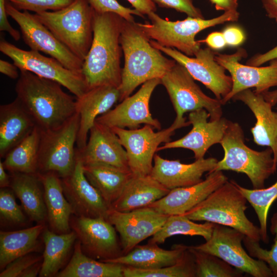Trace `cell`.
<instances>
[{"label": "cell", "mask_w": 277, "mask_h": 277, "mask_svg": "<svg viewBox=\"0 0 277 277\" xmlns=\"http://www.w3.org/2000/svg\"><path fill=\"white\" fill-rule=\"evenodd\" d=\"M124 20L114 13L94 11L93 40L82 68L88 89L104 85L119 88L123 51L120 35Z\"/></svg>", "instance_id": "cell-1"}, {"label": "cell", "mask_w": 277, "mask_h": 277, "mask_svg": "<svg viewBox=\"0 0 277 277\" xmlns=\"http://www.w3.org/2000/svg\"><path fill=\"white\" fill-rule=\"evenodd\" d=\"M58 83L28 71H20L16 97L41 130L57 129L76 112V99Z\"/></svg>", "instance_id": "cell-2"}, {"label": "cell", "mask_w": 277, "mask_h": 277, "mask_svg": "<svg viewBox=\"0 0 277 277\" xmlns=\"http://www.w3.org/2000/svg\"><path fill=\"white\" fill-rule=\"evenodd\" d=\"M120 44L124 56L119 101L129 96L135 88L148 81L161 78L175 64L154 47L137 23L124 20Z\"/></svg>", "instance_id": "cell-3"}, {"label": "cell", "mask_w": 277, "mask_h": 277, "mask_svg": "<svg viewBox=\"0 0 277 277\" xmlns=\"http://www.w3.org/2000/svg\"><path fill=\"white\" fill-rule=\"evenodd\" d=\"M247 202L234 181H227L184 214L193 221H205L232 228L260 241V227L252 223L245 214Z\"/></svg>", "instance_id": "cell-4"}, {"label": "cell", "mask_w": 277, "mask_h": 277, "mask_svg": "<svg viewBox=\"0 0 277 277\" xmlns=\"http://www.w3.org/2000/svg\"><path fill=\"white\" fill-rule=\"evenodd\" d=\"M220 144L224 150V157L212 171L231 170L244 173L253 189L265 188V181L275 172L277 168L270 148L259 151L248 147L245 144L242 127L230 121Z\"/></svg>", "instance_id": "cell-5"}, {"label": "cell", "mask_w": 277, "mask_h": 277, "mask_svg": "<svg viewBox=\"0 0 277 277\" xmlns=\"http://www.w3.org/2000/svg\"><path fill=\"white\" fill-rule=\"evenodd\" d=\"M239 15L237 10H230L209 19L188 16L182 21H169L152 12L148 15L149 21L137 24L150 39L193 57L201 49V44L195 40L199 32L225 22L237 21Z\"/></svg>", "instance_id": "cell-6"}, {"label": "cell", "mask_w": 277, "mask_h": 277, "mask_svg": "<svg viewBox=\"0 0 277 277\" xmlns=\"http://www.w3.org/2000/svg\"><path fill=\"white\" fill-rule=\"evenodd\" d=\"M70 51L84 62L93 37L94 10L87 0L63 9L34 14Z\"/></svg>", "instance_id": "cell-7"}, {"label": "cell", "mask_w": 277, "mask_h": 277, "mask_svg": "<svg viewBox=\"0 0 277 277\" xmlns=\"http://www.w3.org/2000/svg\"><path fill=\"white\" fill-rule=\"evenodd\" d=\"M161 80L176 113L174 122L182 127L190 125L189 121H186L185 113L200 109L207 111L211 121L222 117L221 101L205 94L182 65L176 62Z\"/></svg>", "instance_id": "cell-8"}, {"label": "cell", "mask_w": 277, "mask_h": 277, "mask_svg": "<svg viewBox=\"0 0 277 277\" xmlns=\"http://www.w3.org/2000/svg\"><path fill=\"white\" fill-rule=\"evenodd\" d=\"M79 123L76 112L57 129L40 130L38 173L51 172L64 178L72 172L76 164Z\"/></svg>", "instance_id": "cell-9"}, {"label": "cell", "mask_w": 277, "mask_h": 277, "mask_svg": "<svg viewBox=\"0 0 277 277\" xmlns=\"http://www.w3.org/2000/svg\"><path fill=\"white\" fill-rule=\"evenodd\" d=\"M0 51L12 60L19 71L31 72L40 77L55 81L80 97L88 89L82 72L70 70L52 57L32 50L22 49L7 41L0 42Z\"/></svg>", "instance_id": "cell-10"}, {"label": "cell", "mask_w": 277, "mask_h": 277, "mask_svg": "<svg viewBox=\"0 0 277 277\" xmlns=\"http://www.w3.org/2000/svg\"><path fill=\"white\" fill-rule=\"evenodd\" d=\"M245 235L232 228L214 224L210 239L194 248L214 255L237 269L254 277H271L272 272L264 261L251 256L242 243Z\"/></svg>", "instance_id": "cell-11"}, {"label": "cell", "mask_w": 277, "mask_h": 277, "mask_svg": "<svg viewBox=\"0 0 277 277\" xmlns=\"http://www.w3.org/2000/svg\"><path fill=\"white\" fill-rule=\"evenodd\" d=\"M182 127L173 122L168 128L157 132L148 125L133 129L111 128L126 151L128 166L133 175L145 176L151 173L152 162L160 145L170 142L175 131Z\"/></svg>", "instance_id": "cell-12"}, {"label": "cell", "mask_w": 277, "mask_h": 277, "mask_svg": "<svg viewBox=\"0 0 277 277\" xmlns=\"http://www.w3.org/2000/svg\"><path fill=\"white\" fill-rule=\"evenodd\" d=\"M6 10L7 15L19 26L23 41L31 50L43 52L66 68L82 72L83 61L63 45L34 14L22 11L7 1Z\"/></svg>", "instance_id": "cell-13"}, {"label": "cell", "mask_w": 277, "mask_h": 277, "mask_svg": "<svg viewBox=\"0 0 277 277\" xmlns=\"http://www.w3.org/2000/svg\"><path fill=\"white\" fill-rule=\"evenodd\" d=\"M150 43L185 67L192 77L209 89L217 100L221 101L230 92L232 78L226 74L225 68L216 61V52L210 48H201L195 57H190L176 49L163 46L154 40L150 39Z\"/></svg>", "instance_id": "cell-14"}, {"label": "cell", "mask_w": 277, "mask_h": 277, "mask_svg": "<svg viewBox=\"0 0 277 277\" xmlns=\"http://www.w3.org/2000/svg\"><path fill=\"white\" fill-rule=\"evenodd\" d=\"M246 55L243 49L231 54L215 53L216 61L230 73L232 80L230 92L221 101L222 105L243 90L254 88V92L262 94L277 86V58L269 61L267 66H252L240 63Z\"/></svg>", "instance_id": "cell-15"}, {"label": "cell", "mask_w": 277, "mask_h": 277, "mask_svg": "<svg viewBox=\"0 0 277 277\" xmlns=\"http://www.w3.org/2000/svg\"><path fill=\"white\" fill-rule=\"evenodd\" d=\"M70 227L88 256L103 261L123 254L116 230L106 219L75 216Z\"/></svg>", "instance_id": "cell-16"}, {"label": "cell", "mask_w": 277, "mask_h": 277, "mask_svg": "<svg viewBox=\"0 0 277 277\" xmlns=\"http://www.w3.org/2000/svg\"><path fill=\"white\" fill-rule=\"evenodd\" d=\"M160 84H161L160 78L147 81L134 94L124 99L113 109L98 116L96 122L109 128L133 129L145 124L161 130L160 122L152 116L149 109L151 96Z\"/></svg>", "instance_id": "cell-17"}, {"label": "cell", "mask_w": 277, "mask_h": 277, "mask_svg": "<svg viewBox=\"0 0 277 277\" xmlns=\"http://www.w3.org/2000/svg\"><path fill=\"white\" fill-rule=\"evenodd\" d=\"M168 216L149 207L127 212L110 208L107 220L119 233L120 241L124 254L142 241L155 234Z\"/></svg>", "instance_id": "cell-18"}, {"label": "cell", "mask_w": 277, "mask_h": 277, "mask_svg": "<svg viewBox=\"0 0 277 277\" xmlns=\"http://www.w3.org/2000/svg\"><path fill=\"white\" fill-rule=\"evenodd\" d=\"M210 115L205 109L190 112L188 121L192 127L184 137L174 141L165 143L159 147L157 151L172 148H185L193 151L196 160L204 158L208 150L213 145L220 143L229 120L221 117L210 120Z\"/></svg>", "instance_id": "cell-19"}, {"label": "cell", "mask_w": 277, "mask_h": 277, "mask_svg": "<svg viewBox=\"0 0 277 277\" xmlns=\"http://www.w3.org/2000/svg\"><path fill=\"white\" fill-rule=\"evenodd\" d=\"M61 179L64 193L70 204L73 214L107 219L110 207L86 178L81 161L76 159L72 172Z\"/></svg>", "instance_id": "cell-20"}, {"label": "cell", "mask_w": 277, "mask_h": 277, "mask_svg": "<svg viewBox=\"0 0 277 277\" xmlns=\"http://www.w3.org/2000/svg\"><path fill=\"white\" fill-rule=\"evenodd\" d=\"M85 147L76 148V159L83 165L101 164L130 170L126 151L111 128L95 121Z\"/></svg>", "instance_id": "cell-21"}, {"label": "cell", "mask_w": 277, "mask_h": 277, "mask_svg": "<svg viewBox=\"0 0 277 277\" xmlns=\"http://www.w3.org/2000/svg\"><path fill=\"white\" fill-rule=\"evenodd\" d=\"M227 181V177L222 171H211L201 182L171 189L167 195L148 207L168 215L184 214Z\"/></svg>", "instance_id": "cell-22"}, {"label": "cell", "mask_w": 277, "mask_h": 277, "mask_svg": "<svg viewBox=\"0 0 277 277\" xmlns=\"http://www.w3.org/2000/svg\"><path fill=\"white\" fill-rule=\"evenodd\" d=\"M150 175L167 188L192 186L203 180L205 172L212 171L218 160L214 157L196 160L190 164H184L179 160H168L155 154Z\"/></svg>", "instance_id": "cell-23"}, {"label": "cell", "mask_w": 277, "mask_h": 277, "mask_svg": "<svg viewBox=\"0 0 277 277\" xmlns=\"http://www.w3.org/2000/svg\"><path fill=\"white\" fill-rule=\"evenodd\" d=\"M120 97L118 88L104 85L88 89L80 97L76 98V112L80 117L77 149L85 147L88 133L96 118L111 110Z\"/></svg>", "instance_id": "cell-24"}, {"label": "cell", "mask_w": 277, "mask_h": 277, "mask_svg": "<svg viewBox=\"0 0 277 277\" xmlns=\"http://www.w3.org/2000/svg\"><path fill=\"white\" fill-rule=\"evenodd\" d=\"M232 100L244 103L253 113L256 123L251 128L254 142L271 149L277 166V112L272 110L271 105L262 94L256 93L250 89L235 94Z\"/></svg>", "instance_id": "cell-25"}, {"label": "cell", "mask_w": 277, "mask_h": 277, "mask_svg": "<svg viewBox=\"0 0 277 277\" xmlns=\"http://www.w3.org/2000/svg\"><path fill=\"white\" fill-rule=\"evenodd\" d=\"M35 126L34 122L17 97L10 103L1 105V158H4Z\"/></svg>", "instance_id": "cell-26"}, {"label": "cell", "mask_w": 277, "mask_h": 277, "mask_svg": "<svg viewBox=\"0 0 277 277\" xmlns=\"http://www.w3.org/2000/svg\"><path fill=\"white\" fill-rule=\"evenodd\" d=\"M37 173L43 185L47 221L50 230L57 233L71 231L73 211L64 195L61 178L51 172Z\"/></svg>", "instance_id": "cell-27"}, {"label": "cell", "mask_w": 277, "mask_h": 277, "mask_svg": "<svg viewBox=\"0 0 277 277\" xmlns=\"http://www.w3.org/2000/svg\"><path fill=\"white\" fill-rule=\"evenodd\" d=\"M187 246L176 245L171 250L159 247L156 243L136 245L128 253L117 258L101 261L120 264L141 269H153L174 265L183 257Z\"/></svg>", "instance_id": "cell-28"}, {"label": "cell", "mask_w": 277, "mask_h": 277, "mask_svg": "<svg viewBox=\"0 0 277 277\" xmlns=\"http://www.w3.org/2000/svg\"><path fill=\"white\" fill-rule=\"evenodd\" d=\"M170 190L150 174L145 176L133 175L110 208L127 212L148 207L165 196Z\"/></svg>", "instance_id": "cell-29"}, {"label": "cell", "mask_w": 277, "mask_h": 277, "mask_svg": "<svg viewBox=\"0 0 277 277\" xmlns=\"http://www.w3.org/2000/svg\"><path fill=\"white\" fill-rule=\"evenodd\" d=\"M10 188L31 221L38 224L47 221L43 185L38 173H11Z\"/></svg>", "instance_id": "cell-30"}, {"label": "cell", "mask_w": 277, "mask_h": 277, "mask_svg": "<svg viewBox=\"0 0 277 277\" xmlns=\"http://www.w3.org/2000/svg\"><path fill=\"white\" fill-rule=\"evenodd\" d=\"M83 165L86 178L110 207L133 176L130 170L109 165L101 164Z\"/></svg>", "instance_id": "cell-31"}, {"label": "cell", "mask_w": 277, "mask_h": 277, "mask_svg": "<svg viewBox=\"0 0 277 277\" xmlns=\"http://www.w3.org/2000/svg\"><path fill=\"white\" fill-rule=\"evenodd\" d=\"M43 224L16 231H0V269L15 259L39 251L38 238L42 234Z\"/></svg>", "instance_id": "cell-32"}, {"label": "cell", "mask_w": 277, "mask_h": 277, "mask_svg": "<svg viewBox=\"0 0 277 277\" xmlns=\"http://www.w3.org/2000/svg\"><path fill=\"white\" fill-rule=\"evenodd\" d=\"M42 238L45 248L39 276H56L66 262L77 236L73 230L65 233H57L45 228L42 232Z\"/></svg>", "instance_id": "cell-33"}, {"label": "cell", "mask_w": 277, "mask_h": 277, "mask_svg": "<svg viewBox=\"0 0 277 277\" xmlns=\"http://www.w3.org/2000/svg\"><path fill=\"white\" fill-rule=\"evenodd\" d=\"M72 256L57 277H124V265L97 261L86 255L78 241L75 243Z\"/></svg>", "instance_id": "cell-34"}, {"label": "cell", "mask_w": 277, "mask_h": 277, "mask_svg": "<svg viewBox=\"0 0 277 277\" xmlns=\"http://www.w3.org/2000/svg\"><path fill=\"white\" fill-rule=\"evenodd\" d=\"M40 129L36 126L25 138L10 150L3 161L5 169L12 173H38Z\"/></svg>", "instance_id": "cell-35"}, {"label": "cell", "mask_w": 277, "mask_h": 277, "mask_svg": "<svg viewBox=\"0 0 277 277\" xmlns=\"http://www.w3.org/2000/svg\"><path fill=\"white\" fill-rule=\"evenodd\" d=\"M214 223L205 222L198 224L184 214L170 215L160 229L148 243H164L167 239L176 235L201 236L205 241L211 238Z\"/></svg>", "instance_id": "cell-36"}, {"label": "cell", "mask_w": 277, "mask_h": 277, "mask_svg": "<svg viewBox=\"0 0 277 277\" xmlns=\"http://www.w3.org/2000/svg\"><path fill=\"white\" fill-rule=\"evenodd\" d=\"M234 183L254 209L260 223L261 240L268 243L267 217L270 207L277 199V180L268 188L258 189L246 188L234 181Z\"/></svg>", "instance_id": "cell-37"}, {"label": "cell", "mask_w": 277, "mask_h": 277, "mask_svg": "<svg viewBox=\"0 0 277 277\" xmlns=\"http://www.w3.org/2000/svg\"><path fill=\"white\" fill-rule=\"evenodd\" d=\"M124 277H194L195 265L193 256L188 248L176 264L153 269H141L124 266Z\"/></svg>", "instance_id": "cell-38"}, {"label": "cell", "mask_w": 277, "mask_h": 277, "mask_svg": "<svg viewBox=\"0 0 277 277\" xmlns=\"http://www.w3.org/2000/svg\"><path fill=\"white\" fill-rule=\"evenodd\" d=\"M188 248L192 254L196 277H240L244 272L232 267L220 258L194 248Z\"/></svg>", "instance_id": "cell-39"}, {"label": "cell", "mask_w": 277, "mask_h": 277, "mask_svg": "<svg viewBox=\"0 0 277 277\" xmlns=\"http://www.w3.org/2000/svg\"><path fill=\"white\" fill-rule=\"evenodd\" d=\"M270 230L271 234L274 235V243L270 250L262 248L259 241L245 235L243 243L249 254L253 258L265 262L271 269L273 276L277 277V211L271 219Z\"/></svg>", "instance_id": "cell-40"}, {"label": "cell", "mask_w": 277, "mask_h": 277, "mask_svg": "<svg viewBox=\"0 0 277 277\" xmlns=\"http://www.w3.org/2000/svg\"><path fill=\"white\" fill-rule=\"evenodd\" d=\"M15 194L10 187L1 188L0 221L3 226L22 225L26 223L23 209L15 200Z\"/></svg>", "instance_id": "cell-41"}, {"label": "cell", "mask_w": 277, "mask_h": 277, "mask_svg": "<svg viewBox=\"0 0 277 277\" xmlns=\"http://www.w3.org/2000/svg\"><path fill=\"white\" fill-rule=\"evenodd\" d=\"M19 10L38 13L56 11L68 6L75 0H6Z\"/></svg>", "instance_id": "cell-42"}, {"label": "cell", "mask_w": 277, "mask_h": 277, "mask_svg": "<svg viewBox=\"0 0 277 277\" xmlns=\"http://www.w3.org/2000/svg\"><path fill=\"white\" fill-rule=\"evenodd\" d=\"M94 11L99 13L111 12L117 14L128 22H134L133 15L145 16L135 9L121 5L117 0H87Z\"/></svg>", "instance_id": "cell-43"}, {"label": "cell", "mask_w": 277, "mask_h": 277, "mask_svg": "<svg viewBox=\"0 0 277 277\" xmlns=\"http://www.w3.org/2000/svg\"><path fill=\"white\" fill-rule=\"evenodd\" d=\"M43 255L32 252L21 256L8 264L1 272L0 277H21L34 264L42 261Z\"/></svg>", "instance_id": "cell-44"}, {"label": "cell", "mask_w": 277, "mask_h": 277, "mask_svg": "<svg viewBox=\"0 0 277 277\" xmlns=\"http://www.w3.org/2000/svg\"><path fill=\"white\" fill-rule=\"evenodd\" d=\"M160 7L172 8L186 13L188 16L204 18L200 9L193 4V0H152Z\"/></svg>", "instance_id": "cell-45"}, {"label": "cell", "mask_w": 277, "mask_h": 277, "mask_svg": "<svg viewBox=\"0 0 277 277\" xmlns=\"http://www.w3.org/2000/svg\"><path fill=\"white\" fill-rule=\"evenodd\" d=\"M227 45L238 46L243 43L245 36L243 30L239 27L230 26L222 32Z\"/></svg>", "instance_id": "cell-46"}, {"label": "cell", "mask_w": 277, "mask_h": 277, "mask_svg": "<svg viewBox=\"0 0 277 277\" xmlns=\"http://www.w3.org/2000/svg\"><path fill=\"white\" fill-rule=\"evenodd\" d=\"M6 0H0V31H5L16 41L21 37L19 31L14 29L9 23L6 10Z\"/></svg>", "instance_id": "cell-47"}, {"label": "cell", "mask_w": 277, "mask_h": 277, "mask_svg": "<svg viewBox=\"0 0 277 277\" xmlns=\"http://www.w3.org/2000/svg\"><path fill=\"white\" fill-rule=\"evenodd\" d=\"M198 42L200 44L205 43L209 48L215 50L223 49L227 45L223 34L221 32H212L205 39Z\"/></svg>", "instance_id": "cell-48"}, {"label": "cell", "mask_w": 277, "mask_h": 277, "mask_svg": "<svg viewBox=\"0 0 277 277\" xmlns=\"http://www.w3.org/2000/svg\"><path fill=\"white\" fill-rule=\"evenodd\" d=\"M277 58V46L263 54H258L249 59L247 65L252 66H260L264 63Z\"/></svg>", "instance_id": "cell-49"}, {"label": "cell", "mask_w": 277, "mask_h": 277, "mask_svg": "<svg viewBox=\"0 0 277 277\" xmlns=\"http://www.w3.org/2000/svg\"><path fill=\"white\" fill-rule=\"evenodd\" d=\"M134 9L143 15H148L152 12H155V4L152 0H127Z\"/></svg>", "instance_id": "cell-50"}, {"label": "cell", "mask_w": 277, "mask_h": 277, "mask_svg": "<svg viewBox=\"0 0 277 277\" xmlns=\"http://www.w3.org/2000/svg\"><path fill=\"white\" fill-rule=\"evenodd\" d=\"M18 68L14 64L3 60H0V72L7 76L16 79L19 77Z\"/></svg>", "instance_id": "cell-51"}, {"label": "cell", "mask_w": 277, "mask_h": 277, "mask_svg": "<svg viewBox=\"0 0 277 277\" xmlns=\"http://www.w3.org/2000/svg\"><path fill=\"white\" fill-rule=\"evenodd\" d=\"M215 5L217 10L225 11L236 10L238 7V0H210Z\"/></svg>", "instance_id": "cell-52"}, {"label": "cell", "mask_w": 277, "mask_h": 277, "mask_svg": "<svg viewBox=\"0 0 277 277\" xmlns=\"http://www.w3.org/2000/svg\"><path fill=\"white\" fill-rule=\"evenodd\" d=\"M267 15L277 23V0H261Z\"/></svg>", "instance_id": "cell-53"}, {"label": "cell", "mask_w": 277, "mask_h": 277, "mask_svg": "<svg viewBox=\"0 0 277 277\" xmlns=\"http://www.w3.org/2000/svg\"><path fill=\"white\" fill-rule=\"evenodd\" d=\"M42 261H39L29 267L22 273L21 277H35L39 275L42 267Z\"/></svg>", "instance_id": "cell-54"}, {"label": "cell", "mask_w": 277, "mask_h": 277, "mask_svg": "<svg viewBox=\"0 0 277 277\" xmlns=\"http://www.w3.org/2000/svg\"><path fill=\"white\" fill-rule=\"evenodd\" d=\"M3 161L0 160V187H10V175H8L6 171Z\"/></svg>", "instance_id": "cell-55"}, {"label": "cell", "mask_w": 277, "mask_h": 277, "mask_svg": "<svg viewBox=\"0 0 277 277\" xmlns=\"http://www.w3.org/2000/svg\"><path fill=\"white\" fill-rule=\"evenodd\" d=\"M264 98L273 107L277 104V89L262 93Z\"/></svg>", "instance_id": "cell-56"}, {"label": "cell", "mask_w": 277, "mask_h": 277, "mask_svg": "<svg viewBox=\"0 0 277 277\" xmlns=\"http://www.w3.org/2000/svg\"><path fill=\"white\" fill-rule=\"evenodd\" d=\"M276 109H277V108H276Z\"/></svg>", "instance_id": "cell-57"}]
</instances>
